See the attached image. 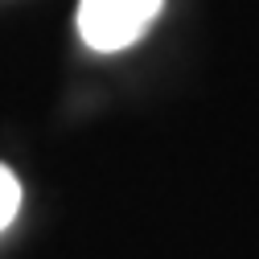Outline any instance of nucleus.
Returning <instances> with one entry per match:
<instances>
[{"mask_svg": "<svg viewBox=\"0 0 259 259\" xmlns=\"http://www.w3.org/2000/svg\"><path fill=\"white\" fill-rule=\"evenodd\" d=\"M160 5L165 0H78V37L99 54L127 50L144 37Z\"/></svg>", "mask_w": 259, "mask_h": 259, "instance_id": "nucleus-1", "label": "nucleus"}, {"mask_svg": "<svg viewBox=\"0 0 259 259\" xmlns=\"http://www.w3.org/2000/svg\"><path fill=\"white\" fill-rule=\"evenodd\" d=\"M17 210H21V181L0 165V231L17 218Z\"/></svg>", "mask_w": 259, "mask_h": 259, "instance_id": "nucleus-2", "label": "nucleus"}]
</instances>
